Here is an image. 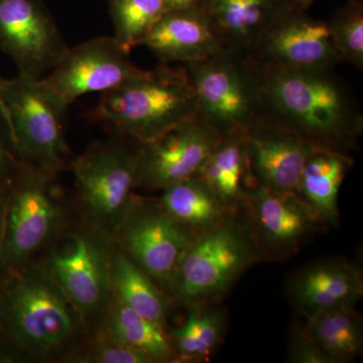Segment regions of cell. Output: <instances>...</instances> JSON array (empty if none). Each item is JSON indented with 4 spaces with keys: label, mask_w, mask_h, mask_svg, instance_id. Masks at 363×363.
Masks as SVG:
<instances>
[{
    "label": "cell",
    "mask_w": 363,
    "mask_h": 363,
    "mask_svg": "<svg viewBox=\"0 0 363 363\" xmlns=\"http://www.w3.org/2000/svg\"><path fill=\"white\" fill-rule=\"evenodd\" d=\"M199 116L223 136L245 133L255 123L259 89L247 74L222 58L188 64Z\"/></svg>",
    "instance_id": "cell-10"
},
{
    "label": "cell",
    "mask_w": 363,
    "mask_h": 363,
    "mask_svg": "<svg viewBox=\"0 0 363 363\" xmlns=\"http://www.w3.org/2000/svg\"><path fill=\"white\" fill-rule=\"evenodd\" d=\"M138 152L119 145H97L73 162L81 199L89 220L113 233L133 202Z\"/></svg>",
    "instance_id": "cell-9"
},
{
    "label": "cell",
    "mask_w": 363,
    "mask_h": 363,
    "mask_svg": "<svg viewBox=\"0 0 363 363\" xmlns=\"http://www.w3.org/2000/svg\"><path fill=\"white\" fill-rule=\"evenodd\" d=\"M184 323L172 332L174 350L181 359H207L225 335V310L211 304L191 306Z\"/></svg>",
    "instance_id": "cell-25"
},
{
    "label": "cell",
    "mask_w": 363,
    "mask_h": 363,
    "mask_svg": "<svg viewBox=\"0 0 363 363\" xmlns=\"http://www.w3.org/2000/svg\"><path fill=\"white\" fill-rule=\"evenodd\" d=\"M262 262L240 211L196 236L184 253L169 295L182 305L213 304L255 262Z\"/></svg>",
    "instance_id": "cell-3"
},
{
    "label": "cell",
    "mask_w": 363,
    "mask_h": 363,
    "mask_svg": "<svg viewBox=\"0 0 363 363\" xmlns=\"http://www.w3.org/2000/svg\"><path fill=\"white\" fill-rule=\"evenodd\" d=\"M0 49L13 58L20 73L40 78L68 47L37 0H0Z\"/></svg>",
    "instance_id": "cell-14"
},
{
    "label": "cell",
    "mask_w": 363,
    "mask_h": 363,
    "mask_svg": "<svg viewBox=\"0 0 363 363\" xmlns=\"http://www.w3.org/2000/svg\"><path fill=\"white\" fill-rule=\"evenodd\" d=\"M259 92L279 124L318 149L345 154L362 131L350 98L326 69L272 65Z\"/></svg>",
    "instance_id": "cell-1"
},
{
    "label": "cell",
    "mask_w": 363,
    "mask_h": 363,
    "mask_svg": "<svg viewBox=\"0 0 363 363\" xmlns=\"http://www.w3.org/2000/svg\"><path fill=\"white\" fill-rule=\"evenodd\" d=\"M6 79H4L0 76V116L4 119V123H6L7 130L9 128V114H7L6 106H4V100H2V90H4V84H6Z\"/></svg>",
    "instance_id": "cell-33"
},
{
    "label": "cell",
    "mask_w": 363,
    "mask_h": 363,
    "mask_svg": "<svg viewBox=\"0 0 363 363\" xmlns=\"http://www.w3.org/2000/svg\"><path fill=\"white\" fill-rule=\"evenodd\" d=\"M305 331L332 363L352 362L363 351L362 316L355 307L306 319Z\"/></svg>",
    "instance_id": "cell-24"
},
{
    "label": "cell",
    "mask_w": 363,
    "mask_h": 363,
    "mask_svg": "<svg viewBox=\"0 0 363 363\" xmlns=\"http://www.w3.org/2000/svg\"><path fill=\"white\" fill-rule=\"evenodd\" d=\"M245 138L255 186L274 192H296L306 162L318 147L279 123H253Z\"/></svg>",
    "instance_id": "cell-15"
},
{
    "label": "cell",
    "mask_w": 363,
    "mask_h": 363,
    "mask_svg": "<svg viewBox=\"0 0 363 363\" xmlns=\"http://www.w3.org/2000/svg\"><path fill=\"white\" fill-rule=\"evenodd\" d=\"M223 135L198 116L138 150L136 186L164 190L196 176Z\"/></svg>",
    "instance_id": "cell-12"
},
{
    "label": "cell",
    "mask_w": 363,
    "mask_h": 363,
    "mask_svg": "<svg viewBox=\"0 0 363 363\" xmlns=\"http://www.w3.org/2000/svg\"><path fill=\"white\" fill-rule=\"evenodd\" d=\"M288 362L292 363H332L330 358L318 347L305 331L295 323L291 327L288 340Z\"/></svg>",
    "instance_id": "cell-29"
},
{
    "label": "cell",
    "mask_w": 363,
    "mask_h": 363,
    "mask_svg": "<svg viewBox=\"0 0 363 363\" xmlns=\"http://www.w3.org/2000/svg\"><path fill=\"white\" fill-rule=\"evenodd\" d=\"M196 176L209 186L228 211H240L255 186L248 164L245 133L223 136Z\"/></svg>",
    "instance_id": "cell-19"
},
{
    "label": "cell",
    "mask_w": 363,
    "mask_h": 363,
    "mask_svg": "<svg viewBox=\"0 0 363 363\" xmlns=\"http://www.w3.org/2000/svg\"><path fill=\"white\" fill-rule=\"evenodd\" d=\"M9 155H7L6 147L0 140V178L6 173L7 167H9Z\"/></svg>",
    "instance_id": "cell-34"
},
{
    "label": "cell",
    "mask_w": 363,
    "mask_h": 363,
    "mask_svg": "<svg viewBox=\"0 0 363 363\" xmlns=\"http://www.w3.org/2000/svg\"><path fill=\"white\" fill-rule=\"evenodd\" d=\"M286 295L306 319L355 307L363 296L362 269L341 257L306 264L291 274Z\"/></svg>",
    "instance_id": "cell-16"
},
{
    "label": "cell",
    "mask_w": 363,
    "mask_h": 363,
    "mask_svg": "<svg viewBox=\"0 0 363 363\" xmlns=\"http://www.w3.org/2000/svg\"><path fill=\"white\" fill-rule=\"evenodd\" d=\"M330 28L332 40L340 59L347 60L362 68L363 62V18L362 14H350Z\"/></svg>",
    "instance_id": "cell-28"
},
{
    "label": "cell",
    "mask_w": 363,
    "mask_h": 363,
    "mask_svg": "<svg viewBox=\"0 0 363 363\" xmlns=\"http://www.w3.org/2000/svg\"><path fill=\"white\" fill-rule=\"evenodd\" d=\"M2 100L14 147L32 166L56 173L67 154L64 121L68 105L42 78L21 73L6 81Z\"/></svg>",
    "instance_id": "cell-5"
},
{
    "label": "cell",
    "mask_w": 363,
    "mask_h": 363,
    "mask_svg": "<svg viewBox=\"0 0 363 363\" xmlns=\"http://www.w3.org/2000/svg\"><path fill=\"white\" fill-rule=\"evenodd\" d=\"M6 199L0 196V250L4 243V228H6Z\"/></svg>",
    "instance_id": "cell-32"
},
{
    "label": "cell",
    "mask_w": 363,
    "mask_h": 363,
    "mask_svg": "<svg viewBox=\"0 0 363 363\" xmlns=\"http://www.w3.org/2000/svg\"><path fill=\"white\" fill-rule=\"evenodd\" d=\"M267 0H212L211 16L228 37L252 39L267 21Z\"/></svg>",
    "instance_id": "cell-27"
},
{
    "label": "cell",
    "mask_w": 363,
    "mask_h": 363,
    "mask_svg": "<svg viewBox=\"0 0 363 363\" xmlns=\"http://www.w3.org/2000/svg\"><path fill=\"white\" fill-rule=\"evenodd\" d=\"M240 213L260 260L290 259L321 231L329 228L295 192L252 189Z\"/></svg>",
    "instance_id": "cell-6"
},
{
    "label": "cell",
    "mask_w": 363,
    "mask_h": 363,
    "mask_svg": "<svg viewBox=\"0 0 363 363\" xmlns=\"http://www.w3.org/2000/svg\"><path fill=\"white\" fill-rule=\"evenodd\" d=\"M111 253L97 236L71 233L55 248L48 272L81 316H91L106 303Z\"/></svg>",
    "instance_id": "cell-13"
},
{
    "label": "cell",
    "mask_w": 363,
    "mask_h": 363,
    "mask_svg": "<svg viewBox=\"0 0 363 363\" xmlns=\"http://www.w3.org/2000/svg\"><path fill=\"white\" fill-rule=\"evenodd\" d=\"M198 116L188 72L162 66L104 92L92 116L143 143Z\"/></svg>",
    "instance_id": "cell-2"
},
{
    "label": "cell",
    "mask_w": 363,
    "mask_h": 363,
    "mask_svg": "<svg viewBox=\"0 0 363 363\" xmlns=\"http://www.w3.org/2000/svg\"><path fill=\"white\" fill-rule=\"evenodd\" d=\"M168 11L162 0H113L114 38L130 51Z\"/></svg>",
    "instance_id": "cell-26"
},
{
    "label": "cell",
    "mask_w": 363,
    "mask_h": 363,
    "mask_svg": "<svg viewBox=\"0 0 363 363\" xmlns=\"http://www.w3.org/2000/svg\"><path fill=\"white\" fill-rule=\"evenodd\" d=\"M350 166V157L343 152L318 149L298 180L296 194L328 227L338 226L339 191Z\"/></svg>",
    "instance_id": "cell-20"
},
{
    "label": "cell",
    "mask_w": 363,
    "mask_h": 363,
    "mask_svg": "<svg viewBox=\"0 0 363 363\" xmlns=\"http://www.w3.org/2000/svg\"><path fill=\"white\" fill-rule=\"evenodd\" d=\"M7 312L14 338L33 357H51L70 342L79 312L47 269L32 267L7 293Z\"/></svg>",
    "instance_id": "cell-4"
},
{
    "label": "cell",
    "mask_w": 363,
    "mask_h": 363,
    "mask_svg": "<svg viewBox=\"0 0 363 363\" xmlns=\"http://www.w3.org/2000/svg\"><path fill=\"white\" fill-rule=\"evenodd\" d=\"M169 11H183L192 6L194 0H162Z\"/></svg>",
    "instance_id": "cell-31"
},
{
    "label": "cell",
    "mask_w": 363,
    "mask_h": 363,
    "mask_svg": "<svg viewBox=\"0 0 363 363\" xmlns=\"http://www.w3.org/2000/svg\"><path fill=\"white\" fill-rule=\"evenodd\" d=\"M187 11L164 13L142 44L164 62L190 64L216 56L220 48L216 33L204 18Z\"/></svg>",
    "instance_id": "cell-17"
},
{
    "label": "cell",
    "mask_w": 363,
    "mask_h": 363,
    "mask_svg": "<svg viewBox=\"0 0 363 363\" xmlns=\"http://www.w3.org/2000/svg\"><path fill=\"white\" fill-rule=\"evenodd\" d=\"M105 340L133 348L152 362H171L175 350L164 325L147 319L116 298L104 326Z\"/></svg>",
    "instance_id": "cell-23"
},
{
    "label": "cell",
    "mask_w": 363,
    "mask_h": 363,
    "mask_svg": "<svg viewBox=\"0 0 363 363\" xmlns=\"http://www.w3.org/2000/svg\"><path fill=\"white\" fill-rule=\"evenodd\" d=\"M113 234L123 252L168 292L184 253L197 236L161 204L135 200Z\"/></svg>",
    "instance_id": "cell-8"
},
{
    "label": "cell",
    "mask_w": 363,
    "mask_h": 363,
    "mask_svg": "<svg viewBox=\"0 0 363 363\" xmlns=\"http://www.w3.org/2000/svg\"><path fill=\"white\" fill-rule=\"evenodd\" d=\"M2 316V303L1 301H0V319H1Z\"/></svg>",
    "instance_id": "cell-35"
},
{
    "label": "cell",
    "mask_w": 363,
    "mask_h": 363,
    "mask_svg": "<svg viewBox=\"0 0 363 363\" xmlns=\"http://www.w3.org/2000/svg\"><path fill=\"white\" fill-rule=\"evenodd\" d=\"M106 341V340H105ZM88 362L96 363H150L147 355L140 351L106 341L104 345L94 350Z\"/></svg>",
    "instance_id": "cell-30"
},
{
    "label": "cell",
    "mask_w": 363,
    "mask_h": 363,
    "mask_svg": "<svg viewBox=\"0 0 363 363\" xmlns=\"http://www.w3.org/2000/svg\"><path fill=\"white\" fill-rule=\"evenodd\" d=\"M140 71L116 38L101 37L68 48L42 80L69 106L88 93L113 89Z\"/></svg>",
    "instance_id": "cell-11"
},
{
    "label": "cell",
    "mask_w": 363,
    "mask_h": 363,
    "mask_svg": "<svg viewBox=\"0 0 363 363\" xmlns=\"http://www.w3.org/2000/svg\"><path fill=\"white\" fill-rule=\"evenodd\" d=\"M301 1H307V0H301Z\"/></svg>",
    "instance_id": "cell-36"
},
{
    "label": "cell",
    "mask_w": 363,
    "mask_h": 363,
    "mask_svg": "<svg viewBox=\"0 0 363 363\" xmlns=\"http://www.w3.org/2000/svg\"><path fill=\"white\" fill-rule=\"evenodd\" d=\"M109 286L117 301L164 326L173 300L124 252L111 253Z\"/></svg>",
    "instance_id": "cell-21"
},
{
    "label": "cell",
    "mask_w": 363,
    "mask_h": 363,
    "mask_svg": "<svg viewBox=\"0 0 363 363\" xmlns=\"http://www.w3.org/2000/svg\"><path fill=\"white\" fill-rule=\"evenodd\" d=\"M162 207L195 235L206 233L231 215L200 177L193 176L162 190Z\"/></svg>",
    "instance_id": "cell-22"
},
{
    "label": "cell",
    "mask_w": 363,
    "mask_h": 363,
    "mask_svg": "<svg viewBox=\"0 0 363 363\" xmlns=\"http://www.w3.org/2000/svg\"><path fill=\"white\" fill-rule=\"evenodd\" d=\"M264 54L272 65L300 69H327L340 59L330 28L319 21H294L266 33Z\"/></svg>",
    "instance_id": "cell-18"
},
{
    "label": "cell",
    "mask_w": 363,
    "mask_h": 363,
    "mask_svg": "<svg viewBox=\"0 0 363 363\" xmlns=\"http://www.w3.org/2000/svg\"><path fill=\"white\" fill-rule=\"evenodd\" d=\"M54 173L26 167L7 202L0 262L20 269L51 238L62 220V207L52 195Z\"/></svg>",
    "instance_id": "cell-7"
}]
</instances>
